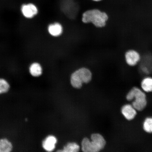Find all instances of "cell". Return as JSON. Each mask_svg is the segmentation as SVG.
<instances>
[{
  "label": "cell",
  "mask_w": 152,
  "mask_h": 152,
  "mask_svg": "<svg viewBox=\"0 0 152 152\" xmlns=\"http://www.w3.org/2000/svg\"><path fill=\"white\" fill-rule=\"evenodd\" d=\"M109 15L98 9L88 10L85 11L82 16V22L85 24H92L95 27L103 28L109 20Z\"/></svg>",
  "instance_id": "6da1fadb"
},
{
  "label": "cell",
  "mask_w": 152,
  "mask_h": 152,
  "mask_svg": "<svg viewBox=\"0 0 152 152\" xmlns=\"http://www.w3.org/2000/svg\"><path fill=\"white\" fill-rule=\"evenodd\" d=\"M142 90L145 93L152 92V77H146L142 79L141 82Z\"/></svg>",
  "instance_id": "7c38bea8"
},
{
  "label": "cell",
  "mask_w": 152,
  "mask_h": 152,
  "mask_svg": "<svg viewBox=\"0 0 152 152\" xmlns=\"http://www.w3.org/2000/svg\"><path fill=\"white\" fill-rule=\"evenodd\" d=\"M49 35L53 37H60L63 33L64 28L60 23L56 22L49 24L47 28Z\"/></svg>",
  "instance_id": "9c48e42d"
},
{
  "label": "cell",
  "mask_w": 152,
  "mask_h": 152,
  "mask_svg": "<svg viewBox=\"0 0 152 152\" xmlns=\"http://www.w3.org/2000/svg\"><path fill=\"white\" fill-rule=\"evenodd\" d=\"M57 139L53 136H49L45 138L42 142V147L45 151H52L56 147Z\"/></svg>",
  "instance_id": "30bf717a"
},
{
  "label": "cell",
  "mask_w": 152,
  "mask_h": 152,
  "mask_svg": "<svg viewBox=\"0 0 152 152\" xmlns=\"http://www.w3.org/2000/svg\"><path fill=\"white\" fill-rule=\"evenodd\" d=\"M43 71L42 66L39 62H37L32 63L28 68L30 75L34 77H40L42 75Z\"/></svg>",
  "instance_id": "8fae6325"
},
{
  "label": "cell",
  "mask_w": 152,
  "mask_h": 152,
  "mask_svg": "<svg viewBox=\"0 0 152 152\" xmlns=\"http://www.w3.org/2000/svg\"><path fill=\"white\" fill-rule=\"evenodd\" d=\"M10 88V85L6 80L0 78V94L8 92Z\"/></svg>",
  "instance_id": "2e32d148"
},
{
  "label": "cell",
  "mask_w": 152,
  "mask_h": 152,
  "mask_svg": "<svg viewBox=\"0 0 152 152\" xmlns=\"http://www.w3.org/2000/svg\"><path fill=\"white\" fill-rule=\"evenodd\" d=\"M121 112L123 116L127 121L133 120L137 115V111L132 104H126L121 108Z\"/></svg>",
  "instance_id": "ba28073f"
},
{
  "label": "cell",
  "mask_w": 152,
  "mask_h": 152,
  "mask_svg": "<svg viewBox=\"0 0 152 152\" xmlns=\"http://www.w3.org/2000/svg\"><path fill=\"white\" fill-rule=\"evenodd\" d=\"M142 128L146 133L152 134V117L146 118L142 124Z\"/></svg>",
  "instance_id": "9a60e30c"
},
{
  "label": "cell",
  "mask_w": 152,
  "mask_h": 152,
  "mask_svg": "<svg viewBox=\"0 0 152 152\" xmlns=\"http://www.w3.org/2000/svg\"><path fill=\"white\" fill-rule=\"evenodd\" d=\"M93 1L98 2L102 1V0H92Z\"/></svg>",
  "instance_id": "e0dca14e"
},
{
  "label": "cell",
  "mask_w": 152,
  "mask_h": 152,
  "mask_svg": "<svg viewBox=\"0 0 152 152\" xmlns=\"http://www.w3.org/2000/svg\"><path fill=\"white\" fill-rule=\"evenodd\" d=\"M92 73L88 68L83 67L76 70L71 76V83L72 86L79 89L83 83H88L92 79Z\"/></svg>",
  "instance_id": "277c9868"
},
{
  "label": "cell",
  "mask_w": 152,
  "mask_h": 152,
  "mask_svg": "<svg viewBox=\"0 0 152 152\" xmlns=\"http://www.w3.org/2000/svg\"><path fill=\"white\" fill-rule=\"evenodd\" d=\"M141 56L137 51L130 49L127 50L124 54L125 62L127 65L134 66L138 64L140 61Z\"/></svg>",
  "instance_id": "8992f818"
},
{
  "label": "cell",
  "mask_w": 152,
  "mask_h": 152,
  "mask_svg": "<svg viewBox=\"0 0 152 152\" xmlns=\"http://www.w3.org/2000/svg\"><path fill=\"white\" fill-rule=\"evenodd\" d=\"M79 146L75 142H69L66 144L64 149L58 151L65 152H77L79 151Z\"/></svg>",
  "instance_id": "5bb4252c"
},
{
  "label": "cell",
  "mask_w": 152,
  "mask_h": 152,
  "mask_svg": "<svg viewBox=\"0 0 152 152\" xmlns=\"http://www.w3.org/2000/svg\"><path fill=\"white\" fill-rule=\"evenodd\" d=\"M139 71L142 75H148L152 73V54L149 53L141 56L138 64Z\"/></svg>",
  "instance_id": "5b68a950"
},
{
  "label": "cell",
  "mask_w": 152,
  "mask_h": 152,
  "mask_svg": "<svg viewBox=\"0 0 152 152\" xmlns=\"http://www.w3.org/2000/svg\"><path fill=\"white\" fill-rule=\"evenodd\" d=\"M126 99L129 102H132V105L137 111H141L147 107L145 92L138 87H132L127 94Z\"/></svg>",
  "instance_id": "7a4b0ae2"
},
{
  "label": "cell",
  "mask_w": 152,
  "mask_h": 152,
  "mask_svg": "<svg viewBox=\"0 0 152 152\" xmlns=\"http://www.w3.org/2000/svg\"><path fill=\"white\" fill-rule=\"evenodd\" d=\"M12 142L6 138L0 139V152H10L12 151Z\"/></svg>",
  "instance_id": "4fadbf2b"
},
{
  "label": "cell",
  "mask_w": 152,
  "mask_h": 152,
  "mask_svg": "<svg viewBox=\"0 0 152 152\" xmlns=\"http://www.w3.org/2000/svg\"><path fill=\"white\" fill-rule=\"evenodd\" d=\"M21 11L23 16L28 19L34 18L39 12L37 7L32 3L23 5L21 8Z\"/></svg>",
  "instance_id": "52a82bcc"
},
{
  "label": "cell",
  "mask_w": 152,
  "mask_h": 152,
  "mask_svg": "<svg viewBox=\"0 0 152 152\" xmlns=\"http://www.w3.org/2000/svg\"><path fill=\"white\" fill-rule=\"evenodd\" d=\"M91 141L85 138L82 142V149L85 152H97L103 149L106 142L103 137L99 134H94L91 136Z\"/></svg>",
  "instance_id": "3957f363"
}]
</instances>
